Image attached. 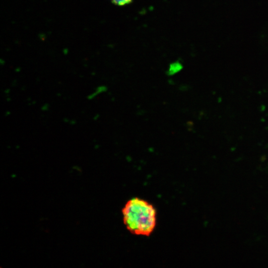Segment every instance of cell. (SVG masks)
I'll list each match as a JSON object with an SVG mask.
<instances>
[{
  "mask_svg": "<svg viewBox=\"0 0 268 268\" xmlns=\"http://www.w3.org/2000/svg\"><path fill=\"white\" fill-rule=\"evenodd\" d=\"M124 226L132 234L150 236L157 225V210L150 202L134 197L128 200L122 209Z\"/></svg>",
  "mask_w": 268,
  "mask_h": 268,
  "instance_id": "6da1fadb",
  "label": "cell"
},
{
  "mask_svg": "<svg viewBox=\"0 0 268 268\" xmlns=\"http://www.w3.org/2000/svg\"><path fill=\"white\" fill-rule=\"evenodd\" d=\"M183 68L182 65L179 62H175L171 64L167 73L168 75H173L179 72Z\"/></svg>",
  "mask_w": 268,
  "mask_h": 268,
  "instance_id": "7a4b0ae2",
  "label": "cell"
},
{
  "mask_svg": "<svg viewBox=\"0 0 268 268\" xmlns=\"http://www.w3.org/2000/svg\"><path fill=\"white\" fill-rule=\"evenodd\" d=\"M107 89V88L105 86L101 85V86H98L96 89V90H95L93 93H92L91 94H90L88 96V98L89 99H92L95 97L97 96L98 94L106 91Z\"/></svg>",
  "mask_w": 268,
  "mask_h": 268,
  "instance_id": "3957f363",
  "label": "cell"
},
{
  "mask_svg": "<svg viewBox=\"0 0 268 268\" xmlns=\"http://www.w3.org/2000/svg\"><path fill=\"white\" fill-rule=\"evenodd\" d=\"M112 2L118 6H124L131 3L133 0H111Z\"/></svg>",
  "mask_w": 268,
  "mask_h": 268,
  "instance_id": "277c9868",
  "label": "cell"
}]
</instances>
